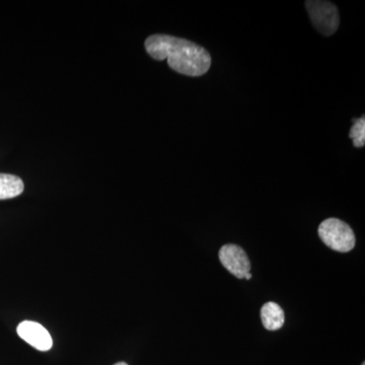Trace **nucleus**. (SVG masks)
I'll return each instance as SVG.
<instances>
[{
  "label": "nucleus",
  "instance_id": "obj_1",
  "mask_svg": "<svg viewBox=\"0 0 365 365\" xmlns=\"http://www.w3.org/2000/svg\"><path fill=\"white\" fill-rule=\"evenodd\" d=\"M145 49L153 59L167 60L173 71L184 76H203L211 66V56L205 48L174 36H150L145 40Z\"/></svg>",
  "mask_w": 365,
  "mask_h": 365
},
{
  "label": "nucleus",
  "instance_id": "obj_2",
  "mask_svg": "<svg viewBox=\"0 0 365 365\" xmlns=\"http://www.w3.org/2000/svg\"><path fill=\"white\" fill-rule=\"evenodd\" d=\"M319 237L329 248L347 253L355 247V235L347 223L338 218H328L319 227Z\"/></svg>",
  "mask_w": 365,
  "mask_h": 365
},
{
  "label": "nucleus",
  "instance_id": "obj_3",
  "mask_svg": "<svg viewBox=\"0 0 365 365\" xmlns=\"http://www.w3.org/2000/svg\"><path fill=\"white\" fill-rule=\"evenodd\" d=\"M306 7L312 24L319 34L332 36L339 26L337 7L330 1H307Z\"/></svg>",
  "mask_w": 365,
  "mask_h": 365
},
{
  "label": "nucleus",
  "instance_id": "obj_4",
  "mask_svg": "<svg viewBox=\"0 0 365 365\" xmlns=\"http://www.w3.org/2000/svg\"><path fill=\"white\" fill-rule=\"evenodd\" d=\"M218 256L223 267L240 279H244L245 276L251 270L248 255L237 245H225L220 250Z\"/></svg>",
  "mask_w": 365,
  "mask_h": 365
},
{
  "label": "nucleus",
  "instance_id": "obj_5",
  "mask_svg": "<svg viewBox=\"0 0 365 365\" xmlns=\"http://www.w3.org/2000/svg\"><path fill=\"white\" fill-rule=\"evenodd\" d=\"M19 336L26 341L28 344L39 350V351H48L51 349L53 340L51 335L37 322L24 321L16 329Z\"/></svg>",
  "mask_w": 365,
  "mask_h": 365
},
{
  "label": "nucleus",
  "instance_id": "obj_6",
  "mask_svg": "<svg viewBox=\"0 0 365 365\" xmlns=\"http://www.w3.org/2000/svg\"><path fill=\"white\" fill-rule=\"evenodd\" d=\"M262 324L266 330H280L284 325L285 314L282 307L276 302H267L261 309Z\"/></svg>",
  "mask_w": 365,
  "mask_h": 365
},
{
  "label": "nucleus",
  "instance_id": "obj_7",
  "mask_svg": "<svg viewBox=\"0 0 365 365\" xmlns=\"http://www.w3.org/2000/svg\"><path fill=\"white\" fill-rule=\"evenodd\" d=\"M24 182L14 175L0 174V200L14 198L23 193Z\"/></svg>",
  "mask_w": 365,
  "mask_h": 365
},
{
  "label": "nucleus",
  "instance_id": "obj_8",
  "mask_svg": "<svg viewBox=\"0 0 365 365\" xmlns=\"http://www.w3.org/2000/svg\"><path fill=\"white\" fill-rule=\"evenodd\" d=\"M353 125L350 129L349 137L353 139L355 148H364L365 145V119L364 116L352 120Z\"/></svg>",
  "mask_w": 365,
  "mask_h": 365
},
{
  "label": "nucleus",
  "instance_id": "obj_9",
  "mask_svg": "<svg viewBox=\"0 0 365 365\" xmlns=\"http://www.w3.org/2000/svg\"><path fill=\"white\" fill-rule=\"evenodd\" d=\"M251 278H252V274L251 273H248V274H247L246 276H245V279L250 280V279H251Z\"/></svg>",
  "mask_w": 365,
  "mask_h": 365
},
{
  "label": "nucleus",
  "instance_id": "obj_10",
  "mask_svg": "<svg viewBox=\"0 0 365 365\" xmlns=\"http://www.w3.org/2000/svg\"><path fill=\"white\" fill-rule=\"evenodd\" d=\"M114 365H128V364H125V362H118V364H114Z\"/></svg>",
  "mask_w": 365,
  "mask_h": 365
},
{
  "label": "nucleus",
  "instance_id": "obj_11",
  "mask_svg": "<svg viewBox=\"0 0 365 365\" xmlns=\"http://www.w3.org/2000/svg\"><path fill=\"white\" fill-rule=\"evenodd\" d=\"M361 365H365L364 362V364H362Z\"/></svg>",
  "mask_w": 365,
  "mask_h": 365
}]
</instances>
